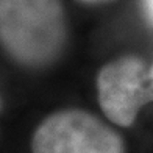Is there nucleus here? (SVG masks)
<instances>
[{
  "instance_id": "f257e3e1",
  "label": "nucleus",
  "mask_w": 153,
  "mask_h": 153,
  "mask_svg": "<svg viewBox=\"0 0 153 153\" xmlns=\"http://www.w3.org/2000/svg\"><path fill=\"white\" fill-rule=\"evenodd\" d=\"M66 34L61 0H0V42L20 64L39 67L53 62Z\"/></svg>"
},
{
  "instance_id": "f03ea898",
  "label": "nucleus",
  "mask_w": 153,
  "mask_h": 153,
  "mask_svg": "<svg viewBox=\"0 0 153 153\" xmlns=\"http://www.w3.org/2000/svg\"><path fill=\"white\" fill-rule=\"evenodd\" d=\"M31 153H127L125 142L99 117L83 109L56 111L38 125Z\"/></svg>"
},
{
  "instance_id": "7ed1b4c3",
  "label": "nucleus",
  "mask_w": 153,
  "mask_h": 153,
  "mask_svg": "<svg viewBox=\"0 0 153 153\" xmlns=\"http://www.w3.org/2000/svg\"><path fill=\"white\" fill-rule=\"evenodd\" d=\"M97 97L108 119L130 127L147 103L153 102L150 67L137 56H122L105 64L97 75Z\"/></svg>"
},
{
  "instance_id": "20e7f679",
  "label": "nucleus",
  "mask_w": 153,
  "mask_h": 153,
  "mask_svg": "<svg viewBox=\"0 0 153 153\" xmlns=\"http://www.w3.org/2000/svg\"><path fill=\"white\" fill-rule=\"evenodd\" d=\"M144 10L147 13V17L153 25V0H144Z\"/></svg>"
},
{
  "instance_id": "39448f33",
  "label": "nucleus",
  "mask_w": 153,
  "mask_h": 153,
  "mask_svg": "<svg viewBox=\"0 0 153 153\" xmlns=\"http://www.w3.org/2000/svg\"><path fill=\"white\" fill-rule=\"evenodd\" d=\"M150 74H152V78H153V64L150 66Z\"/></svg>"
},
{
  "instance_id": "423d86ee",
  "label": "nucleus",
  "mask_w": 153,
  "mask_h": 153,
  "mask_svg": "<svg viewBox=\"0 0 153 153\" xmlns=\"http://www.w3.org/2000/svg\"><path fill=\"white\" fill-rule=\"evenodd\" d=\"M0 111H2V99H0Z\"/></svg>"
},
{
  "instance_id": "0eeeda50",
  "label": "nucleus",
  "mask_w": 153,
  "mask_h": 153,
  "mask_svg": "<svg viewBox=\"0 0 153 153\" xmlns=\"http://www.w3.org/2000/svg\"><path fill=\"white\" fill-rule=\"evenodd\" d=\"M86 2H97V0H86Z\"/></svg>"
}]
</instances>
